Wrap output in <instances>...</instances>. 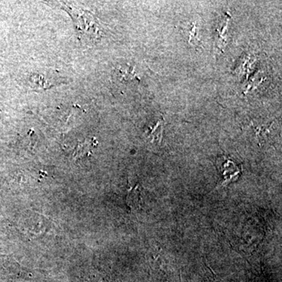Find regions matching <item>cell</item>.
Returning a JSON list of instances; mask_svg holds the SVG:
<instances>
[{"mask_svg":"<svg viewBox=\"0 0 282 282\" xmlns=\"http://www.w3.org/2000/svg\"><path fill=\"white\" fill-rule=\"evenodd\" d=\"M230 19H231V15L228 13H226L225 17L219 24V27L216 29V33H217V38H216L217 44H216V46H217V48L222 50V51L224 46L227 44L228 25H229Z\"/></svg>","mask_w":282,"mask_h":282,"instance_id":"277c9868","label":"cell"},{"mask_svg":"<svg viewBox=\"0 0 282 282\" xmlns=\"http://www.w3.org/2000/svg\"><path fill=\"white\" fill-rule=\"evenodd\" d=\"M164 126L165 120L162 117L161 118L157 120L155 123L148 126L147 134H148V137L151 138L152 142H158V144L161 142Z\"/></svg>","mask_w":282,"mask_h":282,"instance_id":"5b68a950","label":"cell"},{"mask_svg":"<svg viewBox=\"0 0 282 282\" xmlns=\"http://www.w3.org/2000/svg\"><path fill=\"white\" fill-rule=\"evenodd\" d=\"M0 117H1V112H0Z\"/></svg>","mask_w":282,"mask_h":282,"instance_id":"30bf717a","label":"cell"},{"mask_svg":"<svg viewBox=\"0 0 282 282\" xmlns=\"http://www.w3.org/2000/svg\"><path fill=\"white\" fill-rule=\"evenodd\" d=\"M117 75L122 82H131L139 80V77L135 72L134 68L130 65H121L117 68Z\"/></svg>","mask_w":282,"mask_h":282,"instance_id":"52a82bcc","label":"cell"},{"mask_svg":"<svg viewBox=\"0 0 282 282\" xmlns=\"http://www.w3.org/2000/svg\"><path fill=\"white\" fill-rule=\"evenodd\" d=\"M126 203L132 209L136 210V209H140V192H139L138 185L133 189L129 191L127 198H126Z\"/></svg>","mask_w":282,"mask_h":282,"instance_id":"ba28073f","label":"cell"},{"mask_svg":"<svg viewBox=\"0 0 282 282\" xmlns=\"http://www.w3.org/2000/svg\"><path fill=\"white\" fill-rule=\"evenodd\" d=\"M97 145L96 139L93 138L92 139H86L83 143L78 144L74 152V157L77 158H84L91 154L92 150Z\"/></svg>","mask_w":282,"mask_h":282,"instance_id":"8992f818","label":"cell"},{"mask_svg":"<svg viewBox=\"0 0 282 282\" xmlns=\"http://www.w3.org/2000/svg\"><path fill=\"white\" fill-rule=\"evenodd\" d=\"M61 7L69 13L81 42L90 43L91 40H96L102 36V27L97 18L91 12L87 10L74 8L67 4H60Z\"/></svg>","mask_w":282,"mask_h":282,"instance_id":"6da1fadb","label":"cell"},{"mask_svg":"<svg viewBox=\"0 0 282 282\" xmlns=\"http://www.w3.org/2000/svg\"><path fill=\"white\" fill-rule=\"evenodd\" d=\"M221 172H222L223 178L222 181L219 186H225L231 181L236 180L237 176L241 173V170L237 169L234 163L231 160L225 159L224 162H221Z\"/></svg>","mask_w":282,"mask_h":282,"instance_id":"3957f363","label":"cell"},{"mask_svg":"<svg viewBox=\"0 0 282 282\" xmlns=\"http://www.w3.org/2000/svg\"><path fill=\"white\" fill-rule=\"evenodd\" d=\"M197 32H198V30H197L195 23L192 24L187 28L186 33L188 34L187 35H188V42L191 44V45L194 46V47H197L198 44H200L198 36H197V35H198Z\"/></svg>","mask_w":282,"mask_h":282,"instance_id":"9c48e42d","label":"cell"},{"mask_svg":"<svg viewBox=\"0 0 282 282\" xmlns=\"http://www.w3.org/2000/svg\"><path fill=\"white\" fill-rule=\"evenodd\" d=\"M29 87L34 90H46L57 86L58 83L50 75L43 73L31 74L28 78Z\"/></svg>","mask_w":282,"mask_h":282,"instance_id":"7a4b0ae2","label":"cell"}]
</instances>
